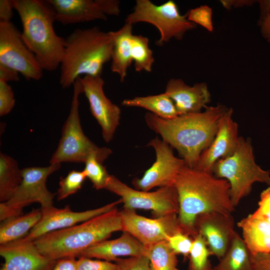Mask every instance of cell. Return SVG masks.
Returning a JSON list of instances; mask_svg holds the SVG:
<instances>
[{
    "label": "cell",
    "mask_w": 270,
    "mask_h": 270,
    "mask_svg": "<svg viewBox=\"0 0 270 270\" xmlns=\"http://www.w3.org/2000/svg\"><path fill=\"white\" fill-rule=\"evenodd\" d=\"M22 180V170L15 159L6 154H0V201L9 200L14 194Z\"/></svg>",
    "instance_id": "484cf974"
},
{
    "label": "cell",
    "mask_w": 270,
    "mask_h": 270,
    "mask_svg": "<svg viewBox=\"0 0 270 270\" xmlns=\"http://www.w3.org/2000/svg\"><path fill=\"white\" fill-rule=\"evenodd\" d=\"M121 202L122 201L120 199L100 208L82 212L72 211L69 206L62 208L54 206L40 208L42 214L40 220L22 238L34 242L48 233L72 226L109 212Z\"/></svg>",
    "instance_id": "2e32d148"
},
{
    "label": "cell",
    "mask_w": 270,
    "mask_h": 270,
    "mask_svg": "<svg viewBox=\"0 0 270 270\" xmlns=\"http://www.w3.org/2000/svg\"><path fill=\"white\" fill-rule=\"evenodd\" d=\"M14 10L12 0H0V22H11Z\"/></svg>",
    "instance_id": "60d3db41"
},
{
    "label": "cell",
    "mask_w": 270,
    "mask_h": 270,
    "mask_svg": "<svg viewBox=\"0 0 270 270\" xmlns=\"http://www.w3.org/2000/svg\"><path fill=\"white\" fill-rule=\"evenodd\" d=\"M106 189L120 196L124 208L151 210L156 218L178 212V196L174 186L160 187L154 192L140 190L110 175Z\"/></svg>",
    "instance_id": "30bf717a"
},
{
    "label": "cell",
    "mask_w": 270,
    "mask_h": 270,
    "mask_svg": "<svg viewBox=\"0 0 270 270\" xmlns=\"http://www.w3.org/2000/svg\"><path fill=\"white\" fill-rule=\"evenodd\" d=\"M212 174L229 183L231 200L234 208L250 192L254 183L262 182L270 186V172L256 162L249 138L240 136L234 152L215 164Z\"/></svg>",
    "instance_id": "8992f818"
},
{
    "label": "cell",
    "mask_w": 270,
    "mask_h": 270,
    "mask_svg": "<svg viewBox=\"0 0 270 270\" xmlns=\"http://www.w3.org/2000/svg\"><path fill=\"white\" fill-rule=\"evenodd\" d=\"M148 248L130 234L123 232L117 238L107 239L88 248L80 256L116 262L122 256H148Z\"/></svg>",
    "instance_id": "44dd1931"
},
{
    "label": "cell",
    "mask_w": 270,
    "mask_h": 270,
    "mask_svg": "<svg viewBox=\"0 0 270 270\" xmlns=\"http://www.w3.org/2000/svg\"><path fill=\"white\" fill-rule=\"evenodd\" d=\"M41 209L7 218L0 222V244H4L24 238L38 223L42 217Z\"/></svg>",
    "instance_id": "cb8c5ba5"
},
{
    "label": "cell",
    "mask_w": 270,
    "mask_h": 270,
    "mask_svg": "<svg viewBox=\"0 0 270 270\" xmlns=\"http://www.w3.org/2000/svg\"><path fill=\"white\" fill-rule=\"evenodd\" d=\"M20 80L19 73L14 70L0 64V80L8 82H18Z\"/></svg>",
    "instance_id": "b9f144b4"
},
{
    "label": "cell",
    "mask_w": 270,
    "mask_h": 270,
    "mask_svg": "<svg viewBox=\"0 0 270 270\" xmlns=\"http://www.w3.org/2000/svg\"><path fill=\"white\" fill-rule=\"evenodd\" d=\"M116 262L118 264L120 270H150L148 256L120 258Z\"/></svg>",
    "instance_id": "d590c367"
},
{
    "label": "cell",
    "mask_w": 270,
    "mask_h": 270,
    "mask_svg": "<svg viewBox=\"0 0 270 270\" xmlns=\"http://www.w3.org/2000/svg\"><path fill=\"white\" fill-rule=\"evenodd\" d=\"M22 25L21 36L44 70L52 72L60 66L65 38L56 32L55 12L46 0H12Z\"/></svg>",
    "instance_id": "3957f363"
},
{
    "label": "cell",
    "mask_w": 270,
    "mask_h": 270,
    "mask_svg": "<svg viewBox=\"0 0 270 270\" xmlns=\"http://www.w3.org/2000/svg\"><path fill=\"white\" fill-rule=\"evenodd\" d=\"M250 255L252 270H270V252Z\"/></svg>",
    "instance_id": "ab89813d"
},
{
    "label": "cell",
    "mask_w": 270,
    "mask_h": 270,
    "mask_svg": "<svg viewBox=\"0 0 270 270\" xmlns=\"http://www.w3.org/2000/svg\"><path fill=\"white\" fill-rule=\"evenodd\" d=\"M252 215L270 223V186L264 190L260 194L257 209Z\"/></svg>",
    "instance_id": "74e56055"
},
{
    "label": "cell",
    "mask_w": 270,
    "mask_h": 270,
    "mask_svg": "<svg viewBox=\"0 0 270 270\" xmlns=\"http://www.w3.org/2000/svg\"><path fill=\"white\" fill-rule=\"evenodd\" d=\"M112 50L110 32L96 26L74 30L65 38L60 64L61 86H73L82 76H101L104 65L111 60Z\"/></svg>",
    "instance_id": "277c9868"
},
{
    "label": "cell",
    "mask_w": 270,
    "mask_h": 270,
    "mask_svg": "<svg viewBox=\"0 0 270 270\" xmlns=\"http://www.w3.org/2000/svg\"><path fill=\"white\" fill-rule=\"evenodd\" d=\"M123 231L120 212L115 208L72 226L48 233L34 242L38 250L54 260L80 257L92 246Z\"/></svg>",
    "instance_id": "5b68a950"
},
{
    "label": "cell",
    "mask_w": 270,
    "mask_h": 270,
    "mask_svg": "<svg viewBox=\"0 0 270 270\" xmlns=\"http://www.w3.org/2000/svg\"><path fill=\"white\" fill-rule=\"evenodd\" d=\"M232 114V108H228L222 116L214 138L200 156L194 168L212 174L215 164L234 152L240 136L238 125L233 120Z\"/></svg>",
    "instance_id": "ac0fdd59"
},
{
    "label": "cell",
    "mask_w": 270,
    "mask_h": 270,
    "mask_svg": "<svg viewBox=\"0 0 270 270\" xmlns=\"http://www.w3.org/2000/svg\"><path fill=\"white\" fill-rule=\"evenodd\" d=\"M186 14L191 22L202 26L208 32L213 31L212 10L209 6H200L190 9Z\"/></svg>",
    "instance_id": "d6a6232c"
},
{
    "label": "cell",
    "mask_w": 270,
    "mask_h": 270,
    "mask_svg": "<svg viewBox=\"0 0 270 270\" xmlns=\"http://www.w3.org/2000/svg\"><path fill=\"white\" fill-rule=\"evenodd\" d=\"M125 22L132 25L147 22L156 26L160 34V38L156 42L158 46L172 38L182 39L187 32L196 26L188 19L186 14H181L177 4L172 0L160 5L149 0H137L133 12L127 16Z\"/></svg>",
    "instance_id": "ba28073f"
},
{
    "label": "cell",
    "mask_w": 270,
    "mask_h": 270,
    "mask_svg": "<svg viewBox=\"0 0 270 270\" xmlns=\"http://www.w3.org/2000/svg\"><path fill=\"white\" fill-rule=\"evenodd\" d=\"M86 178V176L83 170H75L70 171L65 177H61L56 194L57 200H63L76 194L82 188Z\"/></svg>",
    "instance_id": "4dcf8cb0"
},
{
    "label": "cell",
    "mask_w": 270,
    "mask_h": 270,
    "mask_svg": "<svg viewBox=\"0 0 270 270\" xmlns=\"http://www.w3.org/2000/svg\"><path fill=\"white\" fill-rule=\"evenodd\" d=\"M77 270H120V268L116 262L80 256L77 260Z\"/></svg>",
    "instance_id": "e575fe53"
},
{
    "label": "cell",
    "mask_w": 270,
    "mask_h": 270,
    "mask_svg": "<svg viewBox=\"0 0 270 270\" xmlns=\"http://www.w3.org/2000/svg\"><path fill=\"white\" fill-rule=\"evenodd\" d=\"M0 64L14 70L28 80H38L43 76L44 70L12 22H0Z\"/></svg>",
    "instance_id": "8fae6325"
},
{
    "label": "cell",
    "mask_w": 270,
    "mask_h": 270,
    "mask_svg": "<svg viewBox=\"0 0 270 270\" xmlns=\"http://www.w3.org/2000/svg\"><path fill=\"white\" fill-rule=\"evenodd\" d=\"M193 238L182 232L172 235L167 240L171 249L176 254H182L184 257H188Z\"/></svg>",
    "instance_id": "836d02e7"
},
{
    "label": "cell",
    "mask_w": 270,
    "mask_h": 270,
    "mask_svg": "<svg viewBox=\"0 0 270 270\" xmlns=\"http://www.w3.org/2000/svg\"><path fill=\"white\" fill-rule=\"evenodd\" d=\"M79 78L90 112L101 127L103 139L109 142L119 124L120 109L106 96L102 76H84Z\"/></svg>",
    "instance_id": "9a60e30c"
},
{
    "label": "cell",
    "mask_w": 270,
    "mask_h": 270,
    "mask_svg": "<svg viewBox=\"0 0 270 270\" xmlns=\"http://www.w3.org/2000/svg\"><path fill=\"white\" fill-rule=\"evenodd\" d=\"M194 226L196 234L203 237L212 255L219 260L226 254L237 233L232 214H201L196 218Z\"/></svg>",
    "instance_id": "e0dca14e"
},
{
    "label": "cell",
    "mask_w": 270,
    "mask_h": 270,
    "mask_svg": "<svg viewBox=\"0 0 270 270\" xmlns=\"http://www.w3.org/2000/svg\"><path fill=\"white\" fill-rule=\"evenodd\" d=\"M73 87L70 112L62 126L61 137L50 163H84L92 156H96L103 162L111 154L112 150L106 147L98 146L84 134L79 113V97L83 93L79 78L74 82Z\"/></svg>",
    "instance_id": "52a82bcc"
},
{
    "label": "cell",
    "mask_w": 270,
    "mask_h": 270,
    "mask_svg": "<svg viewBox=\"0 0 270 270\" xmlns=\"http://www.w3.org/2000/svg\"><path fill=\"white\" fill-rule=\"evenodd\" d=\"M228 108L221 104L207 106L204 111L171 119L148 112L145 120L148 126L160 134L162 140L176 149L186 166L194 168L214 138L220 120Z\"/></svg>",
    "instance_id": "7a4b0ae2"
},
{
    "label": "cell",
    "mask_w": 270,
    "mask_h": 270,
    "mask_svg": "<svg viewBox=\"0 0 270 270\" xmlns=\"http://www.w3.org/2000/svg\"><path fill=\"white\" fill-rule=\"evenodd\" d=\"M125 106L140 107L164 119L176 117L178 114L173 100L165 93L125 99L122 102Z\"/></svg>",
    "instance_id": "d4e9b609"
},
{
    "label": "cell",
    "mask_w": 270,
    "mask_h": 270,
    "mask_svg": "<svg viewBox=\"0 0 270 270\" xmlns=\"http://www.w3.org/2000/svg\"><path fill=\"white\" fill-rule=\"evenodd\" d=\"M148 249L150 270H179L177 254L171 249L167 241L156 244Z\"/></svg>",
    "instance_id": "83f0119b"
},
{
    "label": "cell",
    "mask_w": 270,
    "mask_h": 270,
    "mask_svg": "<svg viewBox=\"0 0 270 270\" xmlns=\"http://www.w3.org/2000/svg\"><path fill=\"white\" fill-rule=\"evenodd\" d=\"M212 255L203 237L197 234L193 238L188 256V270H212L209 257Z\"/></svg>",
    "instance_id": "f546056e"
},
{
    "label": "cell",
    "mask_w": 270,
    "mask_h": 270,
    "mask_svg": "<svg viewBox=\"0 0 270 270\" xmlns=\"http://www.w3.org/2000/svg\"><path fill=\"white\" fill-rule=\"evenodd\" d=\"M15 105L14 93L8 82L0 80V116L8 114Z\"/></svg>",
    "instance_id": "8d00e7d4"
},
{
    "label": "cell",
    "mask_w": 270,
    "mask_h": 270,
    "mask_svg": "<svg viewBox=\"0 0 270 270\" xmlns=\"http://www.w3.org/2000/svg\"><path fill=\"white\" fill-rule=\"evenodd\" d=\"M212 270H252L250 254L238 233L226 254Z\"/></svg>",
    "instance_id": "4316f807"
},
{
    "label": "cell",
    "mask_w": 270,
    "mask_h": 270,
    "mask_svg": "<svg viewBox=\"0 0 270 270\" xmlns=\"http://www.w3.org/2000/svg\"><path fill=\"white\" fill-rule=\"evenodd\" d=\"M60 164L47 166H29L22 170V182L12 198L0 204V220L22 214L24 208L34 202L39 203L41 208L53 206L56 194L47 188L48 178L58 170Z\"/></svg>",
    "instance_id": "9c48e42d"
},
{
    "label": "cell",
    "mask_w": 270,
    "mask_h": 270,
    "mask_svg": "<svg viewBox=\"0 0 270 270\" xmlns=\"http://www.w3.org/2000/svg\"><path fill=\"white\" fill-rule=\"evenodd\" d=\"M112 39L111 70L120 76L123 82L132 58L131 56L132 25L126 23L120 28L110 32Z\"/></svg>",
    "instance_id": "603a6c76"
},
{
    "label": "cell",
    "mask_w": 270,
    "mask_h": 270,
    "mask_svg": "<svg viewBox=\"0 0 270 270\" xmlns=\"http://www.w3.org/2000/svg\"><path fill=\"white\" fill-rule=\"evenodd\" d=\"M251 254L270 252V223L250 214L238 222Z\"/></svg>",
    "instance_id": "7402d4cb"
},
{
    "label": "cell",
    "mask_w": 270,
    "mask_h": 270,
    "mask_svg": "<svg viewBox=\"0 0 270 270\" xmlns=\"http://www.w3.org/2000/svg\"><path fill=\"white\" fill-rule=\"evenodd\" d=\"M84 164L83 170L86 178L92 183L93 187L96 190L106 188L110 174L103 166L102 162L96 156H92Z\"/></svg>",
    "instance_id": "1f68e13d"
},
{
    "label": "cell",
    "mask_w": 270,
    "mask_h": 270,
    "mask_svg": "<svg viewBox=\"0 0 270 270\" xmlns=\"http://www.w3.org/2000/svg\"><path fill=\"white\" fill-rule=\"evenodd\" d=\"M164 92L173 100L178 116L201 112L211 99L206 83H196L190 86L180 78L170 79Z\"/></svg>",
    "instance_id": "ffe728a7"
},
{
    "label": "cell",
    "mask_w": 270,
    "mask_h": 270,
    "mask_svg": "<svg viewBox=\"0 0 270 270\" xmlns=\"http://www.w3.org/2000/svg\"><path fill=\"white\" fill-rule=\"evenodd\" d=\"M120 213L122 232L130 234L147 248L158 242L167 241L172 235L182 232L177 214L150 218L137 214L135 210L124 208Z\"/></svg>",
    "instance_id": "7c38bea8"
},
{
    "label": "cell",
    "mask_w": 270,
    "mask_h": 270,
    "mask_svg": "<svg viewBox=\"0 0 270 270\" xmlns=\"http://www.w3.org/2000/svg\"><path fill=\"white\" fill-rule=\"evenodd\" d=\"M0 270H52L56 261L44 256L34 242L23 238L0 246Z\"/></svg>",
    "instance_id": "d6986e66"
},
{
    "label": "cell",
    "mask_w": 270,
    "mask_h": 270,
    "mask_svg": "<svg viewBox=\"0 0 270 270\" xmlns=\"http://www.w3.org/2000/svg\"><path fill=\"white\" fill-rule=\"evenodd\" d=\"M260 26L264 37L270 43V2H260Z\"/></svg>",
    "instance_id": "f35d334b"
},
{
    "label": "cell",
    "mask_w": 270,
    "mask_h": 270,
    "mask_svg": "<svg viewBox=\"0 0 270 270\" xmlns=\"http://www.w3.org/2000/svg\"><path fill=\"white\" fill-rule=\"evenodd\" d=\"M131 56L136 71L151 72L154 58L153 52L149 47L148 38L142 35H132Z\"/></svg>",
    "instance_id": "f1b7e54d"
},
{
    "label": "cell",
    "mask_w": 270,
    "mask_h": 270,
    "mask_svg": "<svg viewBox=\"0 0 270 270\" xmlns=\"http://www.w3.org/2000/svg\"><path fill=\"white\" fill-rule=\"evenodd\" d=\"M174 186L178 196L180 226L192 238L196 235L194 224L198 216L213 212L232 214L234 210L229 183L212 174L186 165L178 174Z\"/></svg>",
    "instance_id": "6da1fadb"
},
{
    "label": "cell",
    "mask_w": 270,
    "mask_h": 270,
    "mask_svg": "<svg viewBox=\"0 0 270 270\" xmlns=\"http://www.w3.org/2000/svg\"><path fill=\"white\" fill-rule=\"evenodd\" d=\"M52 270H77V260L75 258L58 260Z\"/></svg>",
    "instance_id": "7bdbcfd3"
},
{
    "label": "cell",
    "mask_w": 270,
    "mask_h": 270,
    "mask_svg": "<svg viewBox=\"0 0 270 270\" xmlns=\"http://www.w3.org/2000/svg\"><path fill=\"white\" fill-rule=\"evenodd\" d=\"M148 146L153 148L156 160L140 178H134L132 184L136 190L149 191L155 187L174 186L180 172L186 165L182 158L176 157L170 146L156 138Z\"/></svg>",
    "instance_id": "5bb4252c"
},
{
    "label": "cell",
    "mask_w": 270,
    "mask_h": 270,
    "mask_svg": "<svg viewBox=\"0 0 270 270\" xmlns=\"http://www.w3.org/2000/svg\"><path fill=\"white\" fill-rule=\"evenodd\" d=\"M55 12L56 21L64 25L107 20L118 16V0H46Z\"/></svg>",
    "instance_id": "4fadbf2b"
}]
</instances>
